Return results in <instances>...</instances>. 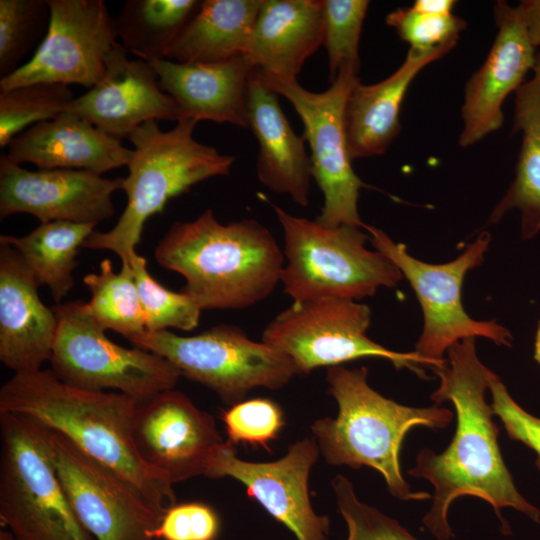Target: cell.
<instances>
[{
    "label": "cell",
    "mask_w": 540,
    "mask_h": 540,
    "mask_svg": "<svg viewBox=\"0 0 540 540\" xmlns=\"http://www.w3.org/2000/svg\"><path fill=\"white\" fill-rule=\"evenodd\" d=\"M439 386L431 394L435 405L451 402L456 412V430L451 443L440 454L423 448L416 465L408 471L434 487L432 505L422 518L424 527L437 539L454 535L448 521L450 505L459 497L474 496L489 503L501 523V532L510 528L501 509L512 507L540 523V510L517 490L503 460L499 428L493 421L492 406L485 391L492 371L478 358L475 338H466L448 349L447 364L432 369Z\"/></svg>",
    "instance_id": "obj_1"
},
{
    "label": "cell",
    "mask_w": 540,
    "mask_h": 540,
    "mask_svg": "<svg viewBox=\"0 0 540 540\" xmlns=\"http://www.w3.org/2000/svg\"><path fill=\"white\" fill-rule=\"evenodd\" d=\"M138 401L116 391L68 385L51 369L14 373L0 389V413L28 416L65 436L121 475L164 514L176 504L174 484L138 452L134 440Z\"/></svg>",
    "instance_id": "obj_2"
},
{
    "label": "cell",
    "mask_w": 540,
    "mask_h": 540,
    "mask_svg": "<svg viewBox=\"0 0 540 540\" xmlns=\"http://www.w3.org/2000/svg\"><path fill=\"white\" fill-rule=\"evenodd\" d=\"M163 268L181 274L201 310H239L266 299L281 282L285 257L255 219L221 224L211 209L172 224L155 248Z\"/></svg>",
    "instance_id": "obj_3"
},
{
    "label": "cell",
    "mask_w": 540,
    "mask_h": 540,
    "mask_svg": "<svg viewBox=\"0 0 540 540\" xmlns=\"http://www.w3.org/2000/svg\"><path fill=\"white\" fill-rule=\"evenodd\" d=\"M367 377L366 367L327 368L328 392L338 404V414L311 425L320 454L330 465L375 469L389 493L399 500L431 499L430 493L413 491L405 481L400 450L413 427L443 429L451 423L452 411L435 404L423 408L401 405L371 388Z\"/></svg>",
    "instance_id": "obj_4"
},
{
    "label": "cell",
    "mask_w": 540,
    "mask_h": 540,
    "mask_svg": "<svg viewBox=\"0 0 540 540\" xmlns=\"http://www.w3.org/2000/svg\"><path fill=\"white\" fill-rule=\"evenodd\" d=\"M197 123L179 121L163 131L157 121H148L131 133L133 153L122 184L126 207L112 229L94 230L83 247L110 250L129 265L150 217L162 213L171 199L193 185L230 173L235 157L198 142L193 137Z\"/></svg>",
    "instance_id": "obj_5"
},
{
    "label": "cell",
    "mask_w": 540,
    "mask_h": 540,
    "mask_svg": "<svg viewBox=\"0 0 540 540\" xmlns=\"http://www.w3.org/2000/svg\"><path fill=\"white\" fill-rule=\"evenodd\" d=\"M284 237L281 282L294 302L322 298L358 301L380 287H394L402 279L399 268L381 252L365 244L364 227H327L316 220L289 214L272 204Z\"/></svg>",
    "instance_id": "obj_6"
},
{
    "label": "cell",
    "mask_w": 540,
    "mask_h": 540,
    "mask_svg": "<svg viewBox=\"0 0 540 540\" xmlns=\"http://www.w3.org/2000/svg\"><path fill=\"white\" fill-rule=\"evenodd\" d=\"M51 430L0 413V522L16 540H95L75 515L54 466Z\"/></svg>",
    "instance_id": "obj_7"
},
{
    "label": "cell",
    "mask_w": 540,
    "mask_h": 540,
    "mask_svg": "<svg viewBox=\"0 0 540 540\" xmlns=\"http://www.w3.org/2000/svg\"><path fill=\"white\" fill-rule=\"evenodd\" d=\"M57 331L50 357L51 370L68 385L116 391L138 400L173 389L182 376L165 357L141 347H122L80 300L57 304Z\"/></svg>",
    "instance_id": "obj_8"
},
{
    "label": "cell",
    "mask_w": 540,
    "mask_h": 540,
    "mask_svg": "<svg viewBox=\"0 0 540 540\" xmlns=\"http://www.w3.org/2000/svg\"><path fill=\"white\" fill-rule=\"evenodd\" d=\"M364 229L375 250L399 268L416 294L423 312V330L414 352L429 368L446 365L445 351L466 338L484 337L497 345L511 346L508 329L493 320H474L462 304L465 275L482 264L491 241L488 232H481L456 259L430 264L411 256L404 244L396 243L383 230L367 224Z\"/></svg>",
    "instance_id": "obj_9"
},
{
    "label": "cell",
    "mask_w": 540,
    "mask_h": 540,
    "mask_svg": "<svg viewBox=\"0 0 540 540\" xmlns=\"http://www.w3.org/2000/svg\"><path fill=\"white\" fill-rule=\"evenodd\" d=\"M129 341L165 357L183 376L214 391L229 405L243 401L254 388L277 390L299 375L283 353L251 340L234 325L220 324L195 336L146 331Z\"/></svg>",
    "instance_id": "obj_10"
},
{
    "label": "cell",
    "mask_w": 540,
    "mask_h": 540,
    "mask_svg": "<svg viewBox=\"0 0 540 540\" xmlns=\"http://www.w3.org/2000/svg\"><path fill=\"white\" fill-rule=\"evenodd\" d=\"M254 71L266 87L292 104L303 123V136L311 151L312 176L324 199L315 220L327 227L344 224L364 227L358 199L366 184L353 170L344 125L346 101L360 81L359 69L342 67L323 92L308 91L297 79L282 80L257 69Z\"/></svg>",
    "instance_id": "obj_11"
},
{
    "label": "cell",
    "mask_w": 540,
    "mask_h": 540,
    "mask_svg": "<svg viewBox=\"0 0 540 540\" xmlns=\"http://www.w3.org/2000/svg\"><path fill=\"white\" fill-rule=\"evenodd\" d=\"M370 308L358 301L322 298L293 302L263 331L262 341L283 353L298 374L333 367L365 357L390 361L425 377L426 362L413 352H396L367 336Z\"/></svg>",
    "instance_id": "obj_12"
},
{
    "label": "cell",
    "mask_w": 540,
    "mask_h": 540,
    "mask_svg": "<svg viewBox=\"0 0 540 540\" xmlns=\"http://www.w3.org/2000/svg\"><path fill=\"white\" fill-rule=\"evenodd\" d=\"M50 447L69 503L95 540H154L163 514L133 485L52 430Z\"/></svg>",
    "instance_id": "obj_13"
},
{
    "label": "cell",
    "mask_w": 540,
    "mask_h": 540,
    "mask_svg": "<svg viewBox=\"0 0 540 540\" xmlns=\"http://www.w3.org/2000/svg\"><path fill=\"white\" fill-rule=\"evenodd\" d=\"M47 33L29 61L0 79V90L36 82L77 84L88 89L105 73L118 43L114 18L103 0H48Z\"/></svg>",
    "instance_id": "obj_14"
},
{
    "label": "cell",
    "mask_w": 540,
    "mask_h": 540,
    "mask_svg": "<svg viewBox=\"0 0 540 540\" xmlns=\"http://www.w3.org/2000/svg\"><path fill=\"white\" fill-rule=\"evenodd\" d=\"M319 455L316 440L305 438L290 445L278 460L250 462L238 458L235 446L225 441L210 459L204 476L241 482L248 496L297 540H328L329 518L314 511L308 490L310 471Z\"/></svg>",
    "instance_id": "obj_15"
},
{
    "label": "cell",
    "mask_w": 540,
    "mask_h": 540,
    "mask_svg": "<svg viewBox=\"0 0 540 540\" xmlns=\"http://www.w3.org/2000/svg\"><path fill=\"white\" fill-rule=\"evenodd\" d=\"M134 440L143 460L173 484L204 476L225 442L213 416L174 388L138 401Z\"/></svg>",
    "instance_id": "obj_16"
},
{
    "label": "cell",
    "mask_w": 540,
    "mask_h": 540,
    "mask_svg": "<svg viewBox=\"0 0 540 540\" xmlns=\"http://www.w3.org/2000/svg\"><path fill=\"white\" fill-rule=\"evenodd\" d=\"M123 178L75 169L23 168L0 157V218L31 214L41 223L70 221L98 224L115 214L112 195Z\"/></svg>",
    "instance_id": "obj_17"
},
{
    "label": "cell",
    "mask_w": 540,
    "mask_h": 540,
    "mask_svg": "<svg viewBox=\"0 0 540 540\" xmlns=\"http://www.w3.org/2000/svg\"><path fill=\"white\" fill-rule=\"evenodd\" d=\"M493 15L497 33L489 53L464 89L459 144L466 148L497 131L504 122L503 103L532 71L537 48L527 26L525 10L507 1H496Z\"/></svg>",
    "instance_id": "obj_18"
},
{
    "label": "cell",
    "mask_w": 540,
    "mask_h": 540,
    "mask_svg": "<svg viewBox=\"0 0 540 540\" xmlns=\"http://www.w3.org/2000/svg\"><path fill=\"white\" fill-rule=\"evenodd\" d=\"M128 54L118 42L105 60L103 77L67 110L120 141L148 121L179 119L175 101L160 88L151 64Z\"/></svg>",
    "instance_id": "obj_19"
},
{
    "label": "cell",
    "mask_w": 540,
    "mask_h": 540,
    "mask_svg": "<svg viewBox=\"0 0 540 540\" xmlns=\"http://www.w3.org/2000/svg\"><path fill=\"white\" fill-rule=\"evenodd\" d=\"M39 286L20 254L0 241V361L15 373L42 369L52 354L57 316Z\"/></svg>",
    "instance_id": "obj_20"
},
{
    "label": "cell",
    "mask_w": 540,
    "mask_h": 540,
    "mask_svg": "<svg viewBox=\"0 0 540 540\" xmlns=\"http://www.w3.org/2000/svg\"><path fill=\"white\" fill-rule=\"evenodd\" d=\"M160 88L173 98L179 121L209 120L247 128V90L254 68L244 56L214 63L149 61Z\"/></svg>",
    "instance_id": "obj_21"
},
{
    "label": "cell",
    "mask_w": 540,
    "mask_h": 540,
    "mask_svg": "<svg viewBox=\"0 0 540 540\" xmlns=\"http://www.w3.org/2000/svg\"><path fill=\"white\" fill-rule=\"evenodd\" d=\"M132 153L133 149L120 140L66 111L17 135L6 155L17 164L32 163L38 169L86 170L102 175L127 166Z\"/></svg>",
    "instance_id": "obj_22"
},
{
    "label": "cell",
    "mask_w": 540,
    "mask_h": 540,
    "mask_svg": "<svg viewBox=\"0 0 540 540\" xmlns=\"http://www.w3.org/2000/svg\"><path fill=\"white\" fill-rule=\"evenodd\" d=\"M248 125L259 145L257 176L270 190L309 205L312 164L304 136H298L283 113L277 94L253 71L247 90Z\"/></svg>",
    "instance_id": "obj_23"
},
{
    "label": "cell",
    "mask_w": 540,
    "mask_h": 540,
    "mask_svg": "<svg viewBox=\"0 0 540 540\" xmlns=\"http://www.w3.org/2000/svg\"><path fill=\"white\" fill-rule=\"evenodd\" d=\"M323 39V0H263L243 56L254 69L296 80Z\"/></svg>",
    "instance_id": "obj_24"
},
{
    "label": "cell",
    "mask_w": 540,
    "mask_h": 540,
    "mask_svg": "<svg viewBox=\"0 0 540 540\" xmlns=\"http://www.w3.org/2000/svg\"><path fill=\"white\" fill-rule=\"evenodd\" d=\"M455 46L419 52L409 49L402 64L375 84L358 81L344 110V125L352 160L382 155L401 130L400 110L409 86L419 72Z\"/></svg>",
    "instance_id": "obj_25"
},
{
    "label": "cell",
    "mask_w": 540,
    "mask_h": 540,
    "mask_svg": "<svg viewBox=\"0 0 540 540\" xmlns=\"http://www.w3.org/2000/svg\"><path fill=\"white\" fill-rule=\"evenodd\" d=\"M263 0H204L166 59L214 63L243 56Z\"/></svg>",
    "instance_id": "obj_26"
},
{
    "label": "cell",
    "mask_w": 540,
    "mask_h": 540,
    "mask_svg": "<svg viewBox=\"0 0 540 540\" xmlns=\"http://www.w3.org/2000/svg\"><path fill=\"white\" fill-rule=\"evenodd\" d=\"M531 73L515 92L512 132L522 135L515 177L489 220L496 223L508 211L519 210L526 239L540 231V52Z\"/></svg>",
    "instance_id": "obj_27"
},
{
    "label": "cell",
    "mask_w": 540,
    "mask_h": 540,
    "mask_svg": "<svg viewBox=\"0 0 540 540\" xmlns=\"http://www.w3.org/2000/svg\"><path fill=\"white\" fill-rule=\"evenodd\" d=\"M97 224L70 221L41 223L27 235H1L34 273L40 285L48 286L56 305L74 286L73 270L79 248Z\"/></svg>",
    "instance_id": "obj_28"
},
{
    "label": "cell",
    "mask_w": 540,
    "mask_h": 540,
    "mask_svg": "<svg viewBox=\"0 0 540 540\" xmlns=\"http://www.w3.org/2000/svg\"><path fill=\"white\" fill-rule=\"evenodd\" d=\"M200 5L198 0H127L114 18L118 42L138 59H166Z\"/></svg>",
    "instance_id": "obj_29"
},
{
    "label": "cell",
    "mask_w": 540,
    "mask_h": 540,
    "mask_svg": "<svg viewBox=\"0 0 540 540\" xmlns=\"http://www.w3.org/2000/svg\"><path fill=\"white\" fill-rule=\"evenodd\" d=\"M91 293L87 307L94 320L106 331H116L126 339L146 332L145 316L131 264H122L115 273L108 258L98 273L83 277Z\"/></svg>",
    "instance_id": "obj_30"
},
{
    "label": "cell",
    "mask_w": 540,
    "mask_h": 540,
    "mask_svg": "<svg viewBox=\"0 0 540 540\" xmlns=\"http://www.w3.org/2000/svg\"><path fill=\"white\" fill-rule=\"evenodd\" d=\"M74 94L67 85L36 82L0 90V147L29 127L68 110Z\"/></svg>",
    "instance_id": "obj_31"
},
{
    "label": "cell",
    "mask_w": 540,
    "mask_h": 540,
    "mask_svg": "<svg viewBox=\"0 0 540 540\" xmlns=\"http://www.w3.org/2000/svg\"><path fill=\"white\" fill-rule=\"evenodd\" d=\"M49 22L48 0H0V79L29 61Z\"/></svg>",
    "instance_id": "obj_32"
},
{
    "label": "cell",
    "mask_w": 540,
    "mask_h": 540,
    "mask_svg": "<svg viewBox=\"0 0 540 540\" xmlns=\"http://www.w3.org/2000/svg\"><path fill=\"white\" fill-rule=\"evenodd\" d=\"M145 316L147 331L175 328L190 331L199 324L201 308L185 292L170 291L150 275L146 260L137 253L130 259Z\"/></svg>",
    "instance_id": "obj_33"
},
{
    "label": "cell",
    "mask_w": 540,
    "mask_h": 540,
    "mask_svg": "<svg viewBox=\"0 0 540 540\" xmlns=\"http://www.w3.org/2000/svg\"><path fill=\"white\" fill-rule=\"evenodd\" d=\"M369 4L368 0H323V46L331 82L344 66L360 69L359 42Z\"/></svg>",
    "instance_id": "obj_34"
},
{
    "label": "cell",
    "mask_w": 540,
    "mask_h": 540,
    "mask_svg": "<svg viewBox=\"0 0 540 540\" xmlns=\"http://www.w3.org/2000/svg\"><path fill=\"white\" fill-rule=\"evenodd\" d=\"M332 489L347 525L346 540H419L394 518L360 501L352 482L344 475L332 479Z\"/></svg>",
    "instance_id": "obj_35"
},
{
    "label": "cell",
    "mask_w": 540,
    "mask_h": 540,
    "mask_svg": "<svg viewBox=\"0 0 540 540\" xmlns=\"http://www.w3.org/2000/svg\"><path fill=\"white\" fill-rule=\"evenodd\" d=\"M386 24L410 48L419 52L433 51L445 46H455L466 22L454 15L421 13L411 7L397 8L386 16Z\"/></svg>",
    "instance_id": "obj_36"
},
{
    "label": "cell",
    "mask_w": 540,
    "mask_h": 540,
    "mask_svg": "<svg viewBox=\"0 0 540 540\" xmlns=\"http://www.w3.org/2000/svg\"><path fill=\"white\" fill-rule=\"evenodd\" d=\"M228 442L234 446L247 443L268 448L278 438L285 421L280 406L268 398L243 400L226 410L222 416Z\"/></svg>",
    "instance_id": "obj_37"
},
{
    "label": "cell",
    "mask_w": 540,
    "mask_h": 540,
    "mask_svg": "<svg viewBox=\"0 0 540 540\" xmlns=\"http://www.w3.org/2000/svg\"><path fill=\"white\" fill-rule=\"evenodd\" d=\"M216 511L201 502L175 504L165 511L154 531V539L216 540L220 532Z\"/></svg>",
    "instance_id": "obj_38"
},
{
    "label": "cell",
    "mask_w": 540,
    "mask_h": 540,
    "mask_svg": "<svg viewBox=\"0 0 540 540\" xmlns=\"http://www.w3.org/2000/svg\"><path fill=\"white\" fill-rule=\"evenodd\" d=\"M488 388L492 395L493 414L500 418L511 440L519 441L534 450L537 455L535 464L540 472V418L518 405L493 372L488 380Z\"/></svg>",
    "instance_id": "obj_39"
},
{
    "label": "cell",
    "mask_w": 540,
    "mask_h": 540,
    "mask_svg": "<svg viewBox=\"0 0 540 540\" xmlns=\"http://www.w3.org/2000/svg\"><path fill=\"white\" fill-rule=\"evenodd\" d=\"M526 15L528 31L533 45L540 47V0L521 1Z\"/></svg>",
    "instance_id": "obj_40"
},
{
    "label": "cell",
    "mask_w": 540,
    "mask_h": 540,
    "mask_svg": "<svg viewBox=\"0 0 540 540\" xmlns=\"http://www.w3.org/2000/svg\"><path fill=\"white\" fill-rule=\"evenodd\" d=\"M455 4L454 0H416L410 7L421 13L450 15L453 14Z\"/></svg>",
    "instance_id": "obj_41"
},
{
    "label": "cell",
    "mask_w": 540,
    "mask_h": 540,
    "mask_svg": "<svg viewBox=\"0 0 540 540\" xmlns=\"http://www.w3.org/2000/svg\"><path fill=\"white\" fill-rule=\"evenodd\" d=\"M534 359L540 364V322L535 335Z\"/></svg>",
    "instance_id": "obj_42"
},
{
    "label": "cell",
    "mask_w": 540,
    "mask_h": 540,
    "mask_svg": "<svg viewBox=\"0 0 540 540\" xmlns=\"http://www.w3.org/2000/svg\"><path fill=\"white\" fill-rule=\"evenodd\" d=\"M0 540H16V538L13 536V534L10 531L1 530Z\"/></svg>",
    "instance_id": "obj_43"
}]
</instances>
